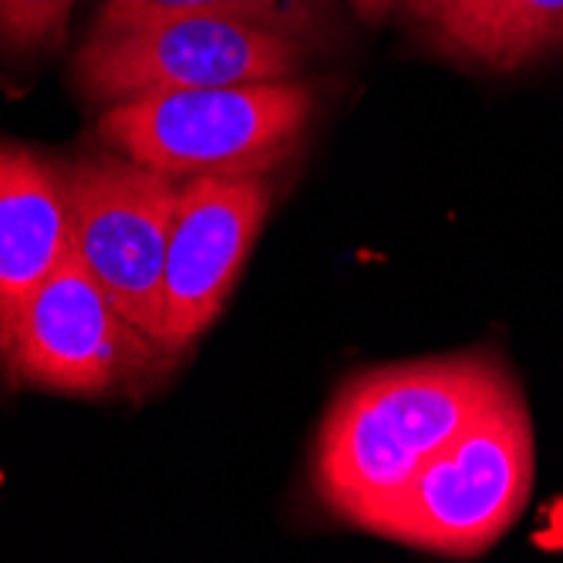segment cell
<instances>
[{"instance_id": "7a4b0ae2", "label": "cell", "mask_w": 563, "mask_h": 563, "mask_svg": "<svg viewBox=\"0 0 563 563\" xmlns=\"http://www.w3.org/2000/svg\"><path fill=\"white\" fill-rule=\"evenodd\" d=\"M314 119L300 78L148 95L98 115V135L122 156L176 176H271Z\"/></svg>"}, {"instance_id": "30bf717a", "label": "cell", "mask_w": 563, "mask_h": 563, "mask_svg": "<svg viewBox=\"0 0 563 563\" xmlns=\"http://www.w3.org/2000/svg\"><path fill=\"white\" fill-rule=\"evenodd\" d=\"M230 18L274 27L290 34L314 51L338 37V11L334 0H101L95 14V27H115L148 18Z\"/></svg>"}, {"instance_id": "52a82bcc", "label": "cell", "mask_w": 563, "mask_h": 563, "mask_svg": "<svg viewBox=\"0 0 563 563\" xmlns=\"http://www.w3.org/2000/svg\"><path fill=\"white\" fill-rule=\"evenodd\" d=\"M267 213V176L183 179L159 311V347L173 365L220 318Z\"/></svg>"}, {"instance_id": "6da1fadb", "label": "cell", "mask_w": 563, "mask_h": 563, "mask_svg": "<svg viewBox=\"0 0 563 563\" xmlns=\"http://www.w3.org/2000/svg\"><path fill=\"white\" fill-rule=\"evenodd\" d=\"M509 388V372L479 351L354 378L328 408L318 435L321 503L357 527Z\"/></svg>"}, {"instance_id": "8992f818", "label": "cell", "mask_w": 563, "mask_h": 563, "mask_svg": "<svg viewBox=\"0 0 563 563\" xmlns=\"http://www.w3.org/2000/svg\"><path fill=\"white\" fill-rule=\"evenodd\" d=\"M75 253L119 311L159 344L163 271L183 179L122 152H95L68 166Z\"/></svg>"}, {"instance_id": "7c38bea8", "label": "cell", "mask_w": 563, "mask_h": 563, "mask_svg": "<svg viewBox=\"0 0 563 563\" xmlns=\"http://www.w3.org/2000/svg\"><path fill=\"white\" fill-rule=\"evenodd\" d=\"M483 4H486V0H401V11L412 18L419 27H426V34L432 37V34L452 27L455 21L470 18Z\"/></svg>"}, {"instance_id": "8fae6325", "label": "cell", "mask_w": 563, "mask_h": 563, "mask_svg": "<svg viewBox=\"0 0 563 563\" xmlns=\"http://www.w3.org/2000/svg\"><path fill=\"white\" fill-rule=\"evenodd\" d=\"M75 0H0V55L34 58L68 37Z\"/></svg>"}, {"instance_id": "4fadbf2b", "label": "cell", "mask_w": 563, "mask_h": 563, "mask_svg": "<svg viewBox=\"0 0 563 563\" xmlns=\"http://www.w3.org/2000/svg\"><path fill=\"white\" fill-rule=\"evenodd\" d=\"M401 4V0H351L354 14L365 24H382L385 18H391V11Z\"/></svg>"}, {"instance_id": "ba28073f", "label": "cell", "mask_w": 563, "mask_h": 563, "mask_svg": "<svg viewBox=\"0 0 563 563\" xmlns=\"http://www.w3.org/2000/svg\"><path fill=\"white\" fill-rule=\"evenodd\" d=\"M75 253L68 166L0 142V351L41 284Z\"/></svg>"}, {"instance_id": "277c9868", "label": "cell", "mask_w": 563, "mask_h": 563, "mask_svg": "<svg viewBox=\"0 0 563 563\" xmlns=\"http://www.w3.org/2000/svg\"><path fill=\"white\" fill-rule=\"evenodd\" d=\"M311 58V44L274 27L176 14L115 27L91 24L71 75L88 101L109 109L148 95L300 78Z\"/></svg>"}, {"instance_id": "3957f363", "label": "cell", "mask_w": 563, "mask_h": 563, "mask_svg": "<svg viewBox=\"0 0 563 563\" xmlns=\"http://www.w3.org/2000/svg\"><path fill=\"white\" fill-rule=\"evenodd\" d=\"M533 486V426L514 385L357 530L435 556L486 553L517 523Z\"/></svg>"}, {"instance_id": "5b68a950", "label": "cell", "mask_w": 563, "mask_h": 563, "mask_svg": "<svg viewBox=\"0 0 563 563\" xmlns=\"http://www.w3.org/2000/svg\"><path fill=\"white\" fill-rule=\"evenodd\" d=\"M169 365L163 347L119 311L78 253L27 300L0 351V368L14 385L78 398L135 388Z\"/></svg>"}, {"instance_id": "9c48e42d", "label": "cell", "mask_w": 563, "mask_h": 563, "mask_svg": "<svg viewBox=\"0 0 563 563\" xmlns=\"http://www.w3.org/2000/svg\"><path fill=\"white\" fill-rule=\"evenodd\" d=\"M429 41L455 62L517 71L563 47V0H486Z\"/></svg>"}]
</instances>
